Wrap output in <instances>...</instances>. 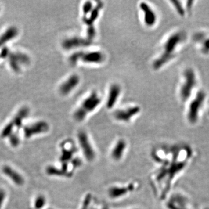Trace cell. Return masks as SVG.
Here are the masks:
<instances>
[{
  "label": "cell",
  "instance_id": "obj_1",
  "mask_svg": "<svg viewBox=\"0 0 209 209\" xmlns=\"http://www.w3.org/2000/svg\"><path fill=\"white\" fill-rule=\"evenodd\" d=\"M79 153H81L84 161L92 163L98 157L95 145L90 137L88 133L84 130H78L76 135V141Z\"/></svg>",
  "mask_w": 209,
  "mask_h": 209
},
{
  "label": "cell",
  "instance_id": "obj_2",
  "mask_svg": "<svg viewBox=\"0 0 209 209\" xmlns=\"http://www.w3.org/2000/svg\"><path fill=\"white\" fill-rule=\"evenodd\" d=\"M101 103V98L96 91L87 96L74 111L73 117L78 122H83L90 114L95 111Z\"/></svg>",
  "mask_w": 209,
  "mask_h": 209
},
{
  "label": "cell",
  "instance_id": "obj_3",
  "mask_svg": "<svg viewBox=\"0 0 209 209\" xmlns=\"http://www.w3.org/2000/svg\"><path fill=\"white\" fill-rule=\"evenodd\" d=\"M140 186L139 182L137 181H132L122 184H116L110 185L108 188L106 194L110 199L118 200L137 191Z\"/></svg>",
  "mask_w": 209,
  "mask_h": 209
},
{
  "label": "cell",
  "instance_id": "obj_4",
  "mask_svg": "<svg viewBox=\"0 0 209 209\" xmlns=\"http://www.w3.org/2000/svg\"><path fill=\"white\" fill-rule=\"evenodd\" d=\"M182 38V34L175 33L167 39L164 45L163 52L153 63V67L155 69H160L173 57L174 52Z\"/></svg>",
  "mask_w": 209,
  "mask_h": 209
},
{
  "label": "cell",
  "instance_id": "obj_5",
  "mask_svg": "<svg viewBox=\"0 0 209 209\" xmlns=\"http://www.w3.org/2000/svg\"><path fill=\"white\" fill-rule=\"evenodd\" d=\"M105 60V55L100 51L76 52L72 54L69 59L73 66L76 65L78 62L87 64H101Z\"/></svg>",
  "mask_w": 209,
  "mask_h": 209
},
{
  "label": "cell",
  "instance_id": "obj_6",
  "mask_svg": "<svg viewBox=\"0 0 209 209\" xmlns=\"http://www.w3.org/2000/svg\"><path fill=\"white\" fill-rule=\"evenodd\" d=\"M103 6V3L99 1L97 4L90 13L82 18L84 23L87 26V37L86 38L91 41L95 38L96 36V30L94 26V23L99 16L100 12Z\"/></svg>",
  "mask_w": 209,
  "mask_h": 209
},
{
  "label": "cell",
  "instance_id": "obj_7",
  "mask_svg": "<svg viewBox=\"0 0 209 209\" xmlns=\"http://www.w3.org/2000/svg\"><path fill=\"white\" fill-rule=\"evenodd\" d=\"M128 150V141L124 138H120L111 146L109 152V157L113 162L119 163L124 159Z\"/></svg>",
  "mask_w": 209,
  "mask_h": 209
},
{
  "label": "cell",
  "instance_id": "obj_8",
  "mask_svg": "<svg viewBox=\"0 0 209 209\" xmlns=\"http://www.w3.org/2000/svg\"><path fill=\"white\" fill-rule=\"evenodd\" d=\"M61 155L60 161L62 163H66L72 161L77 157L79 150L76 141L72 139H67L61 144Z\"/></svg>",
  "mask_w": 209,
  "mask_h": 209
},
{
  "label": "cell",
  "instance_id": "obj_9",
  "mask_svg": "<svg viewBox=\"0 0 209 209\" xmlns=\"http://www.w3.org/2000/svg\"><path fill=\"white\" fill-rule=\"evenodd\" d=\"M141 112L139 106H132L116 110L114 114V119L123 123H128Z\"/></svg>",
  "mask_w": 209,
  "mask_h": 209
},
{
  "label": "cell",
  "instance_id": "obj_10",
  "mask_svg": "<svg viewBox=\"0 0 209 209\" xmlns=\"http://www.w3.org/2000/svg\"><path fill=\"white\" fill-rule=\"evenodd\" d=\"M91 43V41L87 38L75 36L65 40L62 43V47L66 50H72L88 46Z\"/></svg>",
  "mask_w": 209,
  "mask_h": 209
},
{
  "label": "cell",
  "instance_id": "obj_11",
  "mask_svg": "<svg viewBox=\"0 0 209 209\" xmlns=\"http://www.w3.org/2000/svg\"><path fill=\"white\" fill-rule=\"evenodd\" d=\"M185 83L181 91V98L184 100H186L189 97L193 87L196 84L195 74L191 69H188L185 72Z\"/></svg>",
  "mask_w": 209,
  "mask_h": 209
},
{
  "label": "cell",
  "instance_id": "obj_12",
  "mask_svg": "<svg viewBox=\"0 0 209 209\" xmlns=\"http://www.w3.org/2000/svg\"><path fill=\"white\" fill-rule=\"evenodd\" d=\"M80 81V78L78 74H72L60 85L59 87L60 92L63 95L69 94L72 91H73L77 87Z\"/></svg>",
  "mask_w": 209,
  "mask_h": 209
},
{
  "label": "cell",
  "instance_id": "obj_13",
  "mask_svg": "<svg viewBox=\"0 0 209 209\" xmlns=\"http://www.w3.org/2000/svg\"><path fill=\"white\" fill-rule=\"evenodd\" d=\"M205 98V94L203 92H199L197 94L196 98L192 101L190 105L188 117L190 121L195 122L197 118V114L199 108L202 106L203 101Z\"/></svg>",
  "mask_w": 209,
  "mask_h": 209
},
{
  "label": "cell",
  "instance_id": "obj_14",
  "mask_svg": "<svg viewBox=\"0 0 209 209\" xmlns=\"http://www.w3.org/2000/svg\"><path fill=\"white\" fill-rule=\"evenodd\" d=\"M139 8L143 13L144 23L148 27L154 26L157 20V16L153 9L146 2H142L139 4Z\"/></svg>",
  "mask_w": 209,
  "mask_h": 209
},
{
  "label": "cell",
  "instance_id": "obj_15",
  "mask_svg": "<svg viewBox=\"0 0 209 209\" xmlns=\"http://www.w3.org/2000/svg\"><path fill=\"white\" fill-rule=\"evenodd\" d=\"M121 91V87L118 84H113L110 86L106 102V107L108 109H110L114 108L119 98Z\"/></svg>",
  "mask_w": 209,
  "mask_h": 209
},
{
  "label": "cell",
  "instance_id": "obj_16",
  "mask_svg": "<svg viewBox=\"0 0 209 209\" xmlns=\"http://www.w3.org/2000/svg\"><path fill=\"white\" fill-rule=\"evenodd\" d=\"M49 129L48 124L45 121H40L25 128L24 132L26 137H30L36 134L47 132Z\"/></svg>",
  "mask_w": 209,
  "mask_h": 209
},
{
  "label": "cell",
  "instance_id": "obj_17",
  "mask_svg": "<svg viewBox=\"0 0 209 209\" xmlns=\"http://www.w3.org/2000/svg\"><path fill=\"white\" fill-rule=\"evenodd\" d=\"M4 173L6 174L12 181L18 185H22L23 183V179L22 176L9 166H4L2 168Z\"/></svg>",
  "mask_w": 209,
  "mask_h": 209
},
{
  "label": "cell",
  "instance_id": "obj_18",
  "mask_svg": "<svg viewBox=\"0 0 209 209\" xmlns=\"http://www.w3.org/2000/svg\"><path fill=\"white\" fill-rule=\"evenodd\" d=\"M17 34L18 30L16 27H11L7 29L1 36H0V47L7 42L14 38Z\"/></svg>",
  "mask_w": 209,
  "mask_h": 209
},
{
  "label": "cell",
  "instance_id": "obj_19",
  "mask_svg": "<svg viewBox=\"0 0 209 209\" xmlns=\"http://www.w3.org/2000/svg\"><path fill=\"white\" fill-rule=\"evenodd\" d=\"M94 8V5L91 1L85 2L82 6V12L83 14V16L88 15L90 12L92 11Z\"/></svg>",
  "mask_w": 209,
  "mask_h": 209
},
{
  "label": "cell",
  "instance_id": "obj_20",
  "mask_svg": "<svg viewBox=\"0 0 209 209\" xmlns=\"http://www.w3.org/2000/svg\"><path fill=\"white\" fill-rule=\"evenodd\" d=\"M45 203V198L43 196H39L37 197L36 199V202H35V206L36 209H40L44 206Z\"/></svg>",
  "mask_w": 209,
  "mask_h": 209
},
{
  "label": "cell",
  "instance_id": "obj_21",
  "mask_svg": "<svg viewBox=\"0 0 209 209\" xmlns=\"http://www.w3.org/2000/svg\"><path fill=\"white\" fill-rule=\"evenodd\" d=\"M172 2L173 3L174 5L175 6V8L177 9V11L181 15H183L184 13V9L182 8V6L181 5V4H179V1H173Z\"/></svg>",
  "mask_w": 209,
  "mask_h": 209
},
{
  "label": "cell",
  "instance_id": "obj_22",
  "mask_svg": "<svg viewBox=\"0 0 209 209\" xmlns=\"http://www.w3.org/2000/svg\"><path fill=\"white\" fill-rule=\"evenodd\" d=\"M12 127H13V124H9L6 126V127L4 128V131L2 132V135L4 137H7L8 135H9V134L11 133V132H12Z\"/></svg>",
  "mask_w": 209,
  "mask_h": 209
},
{
  "label": "cell",
  "instance_id": "obj_23",
  "mask_svg": "<svg viewBox=\"0 0 209 209\" xmlns=\"http://www.w3.org/2000/svg\"><path fill=\"white\" fill-rule=\"evenodd\" d=\"M11 142L13 146H17L19 143V139L15 135H13L11 137Z\"/></svg>",
  "mask_w": 209,
  "mask_h": 209
},
{
  "label": "cell",
  "instance_id": "obj_24",
  "mask_svg": "<svg viewBox=\"0 0 209 209\" xmlns=\"http://www.w3.org/2000/svg\"><path fill=\"white\" fill-rule=\"evenodd\" d=\"M5 196V193L4 191L2 189H0V209L1 207V206L3 203Z\"/></svg>",
  "mask_w": 209,
  "mask_h": 209
},
{
  "label": "cell",
  "instance_id": "obj_25",
  "mask_svg": "<svg viewBox=\"0 0 209 209\" xmlns=\"http://www.w3.org/2000/svg\"><path fill=\"white\" fill-rule=\"evenodd\" d=\"M203 51L204 52H209V40H207L203 45Z\"/></svg>",
  "mask_w": 209,
  "mask_h": 209
},
{
  "label": "cell",
  "instance_id": "obj_26",
  "mask_svg": "<svg viewBox=\"0 0 209 209\" xmlns=\"http://www.w3.org/2000/svg\"><path fill=\"white\" fill-rule=\"evenodd\" d=\"M106 209H108V207L106 208ZM137 209V208H132V209Z\"/></svg>",
  "mask_w": 209,
  "mask_h": 209
}]
</instances>
